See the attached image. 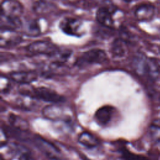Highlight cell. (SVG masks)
<instances>
[{
  "instance_id": "18",
  "label": "cell",
  "mask_w": 160,
  "mask_h": 160,
  "mask_svg": "<svg viewBox=\"0 0 160 160\" xmlns=\"http://www.w3.org/2000/svg\"><path fill=\"white\" fill-rule=\"evenodd\" d=\"M147 74L152 78H158L160 77V64L154 59H148Z\"/></svg>"
},
{
  "instance_id": "10",
  "label": "cell",
  "mask_w": 160,
  "mask_h": 160,
  "mask_svg": "<svg viewBox=\"0 0 160 160\" xmlns=\"http://www.w3.org/2000/svg\"><path fill=\"white\" fill-rule=\"evenodd\" d=\"M9 77L14 81L25 85L36 81L38 75L33 71H18L10 72Z\"/></svg>"
},
{
  "instance_id": "19",
  "label": "cell",
  "mask_w": 160,
  "mask_h": 160,
  "mask_svg": "<svg viewBox=\"0 0 160 160\" xmlns=\"http://www.w3.org/2000/svg\"><path fill=\"white\" fill-rule=\"evenodd\" d=\"M149 134L152 139L156 142H160V120L154 121L149 126Z\"/></svg>"
},
{
  "instance_id": "22",
  "label": "cell",
  "mask_w": 160,
  "mask_h": 160,
  "mask_svg": "<svg viewBox=\"0 0 160 160\" xmlns=\"http://www.w3.org/2000/svg\"><path fill=\"white\" fill-rule=\"evenodd\" d=\"M159 101H160V96H159Z\"/></svg>"
},
{
  "instance_id": "16",
  "label": "cell",
  "mask_w": 160,
  "mask_h": 160,
  "mask_svg": "<svg viewBox=\"0 0 160 160\" xmlns=\"http://www.w3.org/2000/svg\"><path fill=\"white\" fill-rule=\"evenodd\" d=\"M132 66L138 74L140 75L147 74L148 59L142 55H138L133 59Z\"/></svg>"
},
{
  "instance_id": "21",
  "label": "cell",
  "mask_w": 160,
  "mask_h": 160,
  "mask_svg": "<svg viewBox=\"0 0 160 160\" xmlns=\"http://www.w3.org/2000/svg\"><path fill=\"white\" fill-rule=\"evenodd\" d=\"M121 157L122 160H148L146 157L132 153L126 148L121 150Z\"/></svg>"
},
{
  "instance_id": "17",
  "label": "cell",
  "mask_w": 160,
  "mask_h": 160,
  "mask_svg": "<svg viewBox=\"0 0 160 160\" xmlns=\"http://www.w3.org/2000/svg\"><path fill=\"white\" fill-rule=\"evenodd\" d=\"M54 8V4L49 1H36L32 6L33 11L39 14H44L51 12Z\"/></svg>"
},
{
  "instance_id": "12",
  "label": "cell",
  "mask_w": 160,
  "mask_h": 160,
  "mask_svg": "<svg viewBox=\"0 0 160 160\" xmlns=\"http://www.w3.org/2000/svg\"><path fill=\"white\" fill-rule=\"evenodd\" d=\"M0 44L1 47H6L15 45L19 43L21 39V36L15 30L1 29Z\"/></svg>"
},
{
  "instance_id": "5",
  "label": "cell",
  "mask_w": 160,
  "mask_h": 160,
  "mask_svg": "<svg viewBox=\"0 0 160 160\" xmlns=\"http://www.w3.org/2000/svg\"><path fill=\"white\" fill-rule=\"evenodd\" d=\"M59 28L65 34L79 37L84 33L82 22L75 18L66 17L59 22Z\"/></svg>"
},
{
  "instance_id": "13",
  "label": "cell",
  "mask_w": 160,
  "mask_h": 160,
  "mask_svg": "<svg viewBox=\"0 0 160 160\" xmlns=\"http://www.w3.org/2000/svg\"><path fill=\"white\" fill-rule=\"evenodd\" d=\"M126 43L122 38H116L112 41L110 46V52L114 59H119L126 55Z\"/></svg>"
},
{
  "instance_id": "7",
  "label": "cell",
  "mask_w": 160,
  "mask_h": 160,
  "mask_svg": "<svg viewBox=\"0 0 160 160\" xmlns=\"http://www.w3.org/2000/svg\"><path fill=\"white\" fill-rule=\"evenodd\" d=\"M23 12L22 4L15 0H6L1 2V16L12 18L20 19Z\"/></svg>"
},
{
  "instance_id": "11",
  "label": "cell",
  "mask_w": 160,
  "mask_h": 160,
  "mask_svg": "<svg viewBox=\"0 0 160 160\" xmlns=\"http://www.w3.org/2000/svg\"><path fill=\"white\" fill-rule=\"evenodd\" d=\"M155 13V8L153 5L143 4L138 6L134 11V16L139 21H151Z\"/></svg>"
},
{
  "instance_id": "8",
  "label": "cell",
  "mask_w": 160,
  "mask_h": 160,
  "mask_svg": "<svg viewBox=\"0 0 160 160\" xmlns=\"http://www.w3.org/2000/svg\"><path fill=\"white\" fill-rule=\"evenodd\" d=\"M116 10V7L112 5H102L96 11V18L97 21L104 27L111 28L114 24L113 16Z\"/></svg>"
},
{
  "instance_id": "15",
  "label": "cell",
  "mask_w": 160,
  "mask_h": 160,
  "mask_svg": "<svg viewBox=\"0 0 160 160\" xmlns=\"http://www.w3.org/2000/svg\"><path fill=\"white\" fill-rule=\"evenodd\" d=\"M78 141L80 144L88 148H95L99 144L98 139L93 134L86 131H84L79 135Z\"/></svg>"
},
{
  "instance_id": "3",
  "label": "cell",
  "mask_w": 160,
  "mask_h": 160,
  "mask_svg": "<svg viewBox=\"0 0 160 160\" xmlns=\"http://www.w3.org/2000/svg\"><path fill=\"white\" fill-rule=\"evenodd\" d=\"M28 51L32 54L55 56L59 51L58 48L49 41L39 40L30 43L26 48Z\"/></svg>"
},
{
  "instance_id": "6",
  "label": "cell",
  "mask_w": 160,
  "mask_h": 160,
  "mask_svg": "<svg viewBox=\"0 0 160 160\" xmlns=\"http://www.w3.org/2000/svg\"><path fill=\"white\" fill-rule=\"evenodd\" d=\"M34 142L36 146L46 156L52 160H60L61 155L59 149L51 142L40 136H35Z\"/></svg>"
},
{
  "instance_id": "1",
  "label": "cell",
  "mask_w": 160,
  "mask_h": 160,
  "mask_svg": "<svg viewBox=\"0 0 160 160\" xmlns=\"http://www.w3.org/2000/svg\"><path fill=\"white\" fill-rule=\"evenodd\" d=\"M19 92L22 96L42 100L52 104L59 103L64 101V98L56 91L44 86L32 87L31 88H22L19 89Z\"/></svg>"
},
{
  "instance_id": "2",
  "label": "cell",
  "mask_w": 160,
  "mask_h": 160,
  "mask_svg": "<svg viewBox=\"0 0 160 160\" xmlns=\"http://www.w3.org/2000/svg\"><path fill=\"white\" fill-rule=\"evenodd\" d=\"M107 59L108 56L103 50L92 49L83 52L78 57L74 62V65L82 68L91 64L103 63Z\"/></svg>"
},
{
  "instance_id": "4",
  "label": "cell",
  "mask_w": 160,
  "mask_h": 160,
  "mask_svg": "<svg viewBox=\"0 0 160 160\" xmlns=\"http://www.w3.org/2000/svg\"><path fill=\"white\" fill-rule=\"evenodd\" d=\"M43 116L52 121H70L71 116L68 109L55 104L45 106L42 111Z\"/></svg>"
},
{
  "instance_id": "20",
  "label": "cell",
  "mask_w": 160,
  "mask_h": 160,
  "mask_svg": "<svg viewBox=\"0 0 160 160\" xmlns=\"http://www.w3.org/2000/svg\"><path fill=\"white\" fill-rule=\"evenodd\" d=\"M24 30L28 36H38L40 33L39 24L35 20L28 21L24 26Z\"/></svg>"
},
{
  "instance_id": "14",
  "label": "cell",
  "mask_w": 160,
  "mask_h": 160,
  "mask_svg": "<svg viewBox=\"0 0 160 160\" xmlns=\"http://www.w3.org/2000/svg\"><path fill=\"white\" fill-rule=\"evenodd\" d=\"M8 120L9 124L17 130L26 131L29 129V124L28 121L18 115L9 113L8 117Z\"/></svg>"
},
{
  "instance_id": "9",
  "label": "cell",
  "mask_w": 160,
  "mask_h": 160,
  "mask_svg": "<svg viewBox=\"0 0 160 160\" xmlns=\"http://www.w3.org/2000/svg\"><path fill=\"white\" fill-rule=\"evenodd\" d=\"M116 110L111 105H104L98 108L94 113V119L100 126H106L110 124L115 117Z\"/></svg>"
}]
</instances>
